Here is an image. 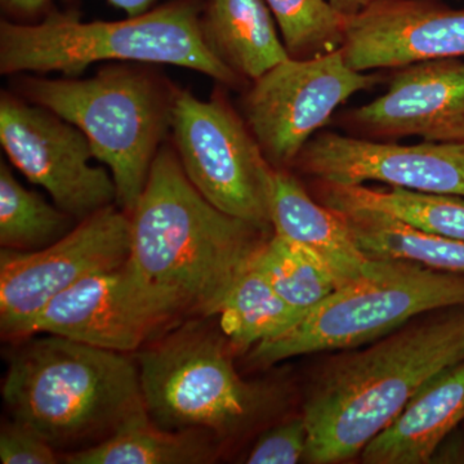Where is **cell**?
Masks as SVG:
<instances>
[{
	"instance_id": "cell-19",
	"label": "cell",
	"mask_w": 464,
	"mask_h": 464,
	"mask_svg": "<svg viewBox=\"0 0 464 464\" xmlns=\"http://www.w3.org/2000/svg\"><path fill=\"white\" fill-rule=\"evenodd\" d=\"M366 258L404 259L464 274V241L426 231L399 217L369 207H333Z\"/></svg>"
},
{
	"instance_id": "cell-15",
	"label": "cell",
	"mask_w": 464,
	"mask_h": 464,
	"mask_svg": "<svg viewBox=\"0 0 464 464\" xmlns=\"http://www.w3.org/2000/svg\"><path fill=\"white\" fill-rule=\"evenodd\" d=\"M357 72L464 57V9L442 0H372L347 17L342 47Z\"/></svg>"
},
{
	"instance_id": "cell-5",
	"label": "cell",
	"mask_w": 464,
	"mask_h": 464,
	"mask_svg": "<svg viewBox=\"0 0 464 464\" xmlns=\"http://www.w3.org/2000/svg\"><path fill=\"white\" fill-rule=\"evenodd\" d=\"M14 85L18 96L87 136L114 179L116 206L130 215L170 130L177 88L148 67L128 65L105 66L87 79L21 74Z\"/></svg>"
},
{
	"instance_id": "cell-2",
	"label": "cell",
	"mask_w": 464,
	"mask_h": 464,
	"mask_svg": "<svg viewBox=\"0 0 464 464\" xmlns=\"http://www.w3.org/2000/svg\"><path fill=\"white\" fill-rule=\"evenodd\" d=\"M463 362L464 306L423 314L366 347L329 357L304 399V462L341 463L359 456L427 381Z\"/></svg>"
},
{
	"instance_id": "cell-27",
	"label": "cell",
	"mask_w": 464,
	"mask_h": 464,
	"mask_svg": "<svg viewBox=\"0 0 464 464\" xmlns=\"http://www.w3.org/2000/svg\"><path fill=\"white\" fill-rule=\"evenodd\" d=\"M58 451L25 424L9 420L0 430V460L3 464H54Z\"/></svg>"
},
{
	"instance_id": "cell-16",
	"label": "cell",
	"mask_w": 464,
	"mask_h": 464,
	"mask_svg": "<svg viewBox=\"0 0 464 464\" xmlns=\"http://www.w3.org/2000/svg\"><path fill=\"white\" fill-rule=\"evenodd\" d=\"M463 422L464 362L427 381L360 456L368 464L431 463L440 444Z\"/></svg>"
},
{
	"instance_id": "cell-8",
	"label": "cell",
	"mask_w": 464,
	"mask_h": 464,
	"mask_svg": "<svg viewBox=\"0 0 464 464\" xmlns=\"http://www.w3.org/2000/svg\"><path fill=\"white\" fill-rule=\"evenodd\" d=\"M170 130L186 176L210 204L274 232L275 169L243 116L227 101H203L177 88Z\"/></svg>"
},
{
	"instance_id": "cell-22",
	"label": "cell",
	"mask_w": 464,
	"mask_h": 464,
	"mask_svg": "<svg viewBox=\"0 0 464 464\" xmlns=\"http://www.w3.org/2000/svg\"><path fill=\"white\" fill-rule=\"evenodd\" d=\"M217 316L230 346L249 350L262 342L279 337L304 315L277 295L253 261L235 284Z\"/></svg>"
},
{
	"instance_id": "cell-31",
	"label": "cell",
	"mask_w": 464,
	"mask_h": 464,
	"mask_svg": "<svg viewBox=\"0 0 464 464\" xmlns=\"http://www.w3.org/2000/svg\"><path fill=\"white\" fill-rule=\"evenodd\" d=\"M329 2L346 16H353L362 11L366 5H371L372 0H329Z\"/></svg>"
},
{
	"instance_id": "cell-26",
	"label": "cell",
	"mask_w": 464,
	"mask_h": 464,
	"mask_svg": "<svg viewBox=\"0 0 464 464\" xmlns=\"http://www.w3.org/2000/svg\"><path fill=\"white\" fill-rule=\"evenodd\" d=\"M308 431L304 417L277 424L265 432L246 457L250 464H295L306 456Z\"/></svg>"
},
{
	"instance_id": "cell-6",
	"label": "cell",
	"mask_w": 464,
	"mask_h": 464,
	"mask_svg": "<svg viewBox=\"0 0 464 464\" xmlns=\"http://www.w3.org/2000/svg\"><path fill=\"white\" fill-rule=\"evenodd\" d=\"M464 306V274L404 259L368 258L341 286L279 337L252 348L249 359L271 366L290 357L364 346L417 316Z\"/></svg>"
},
{
	"instance_id": "cell-10",
	"label": "cell",
	"mask_w": 464,
	"mask_h": 464,
	"mask_svg": "<svg viewBox=\"0 0 464 464\" xmlns=\"http://www.w3.org/2000/svg\"><path fill=\"white\" fill-rule=\"evenodd\" d=\"M130 218L112 204L78 222L69 234L35 252L0 253V331L5 340L30 337L43 308L92 275L130 258Z\"/></svg>"
},
{
	"instance_id": "cell-4",
	"label": "cell",
	"mask_w": 464,
	"mask_h": 464,
	"mask_svg": "<svg viewBox=\"0 0 464 464\" xmlns=\"http://www.w3.org/2000/svg\"><path fill=\"white\" fill-rule=\"evenodd\" d=\"M204 0H172L141 16L84 23L76 12L52 11L39 24L0 23V74L61 72L79 78L102 61L195 70L222 85L246 83L204 39Z\"/></svg>"
},
{
	"instance_id": "cell-29",
	"label": "cell",
	"mask_w": 464,
	"mask_h": 464,
	"mask_svg": "<svg viewBox=\"0 0 464 464\" xmlns=\"http://www.w3.org/2000/svg\"><path fill=\"white\" fill-rule=\"evenodd\" d=\"M2 7L18 17H34L47 9L51 0H0Z\"/></svg>"
},
{
	"instance_id": "cell-11",
	"label": "cell",
	"mask_w": 464,
	"mask_h": 464,
	"mask_svg": "<svg viewBox=\"0 0 464 464\" xmlns=\"http://www.w3.org/2000/svg\"><path fill=\"white\" fill-rule=\"evenodd\" d=\"M0 143L11 163L76 222L116 204L114 179L92 166L87 136L50 110L3 92Z\"/></svg>"
},
{
	"instance_id": "cell-13",
	"label": "cell",
	"mask_w": 464,
	"mask_h": 464,
	"mask_svg": "<svg viewBox=\"0 0 464 464\" xmlns=\"http://www.w3.org/2000/svg\"><path fill=\"white\" fill-rule=\"evenodd\" d=\"M351 136L393 142H464V61H420L395 69L389 90L360 108L338 115Z\"/></svg>"
},
{
	"instance_id": "cell-28",
	"label": "cell",
	"mask_w": 464,
	"mask_h": 464,
	"mask_svg": "<svg viewBox=\"0 0 464 464\" xmlns=\"http://www.w3.org/2000/svg\"><path fill=\"white\" fill-rule=\"evenodd\" d=\"M458 430L440 444L431 463H464V439L458 436Z\"/></svg>"
},
{
	"instance_id": "cell-1",
	"label": "cell",
	"mask_w": 464,
	"mask_h": 464,
	"mask_svg": "<svg viewBox=\"0 0 464 464\" xmlns=\"http://www.w3.org/2000/svg\"><path fill=\"white\" fill-rule=\"evenodd\" d=\"M130 218L128 267L173 325L218 315L274 234L210 204L169 145L159 150Z\"/></svg>"
},
{
	"instance_id": "cell-14",
	"label": "cell",
	"mask_w": 464,
	"mask_h": 464,
	"mask_svg": "<svg viewBox=\"0 0 464 464\" xmlns=\"http://www.w3.org/2000/svg\"><path fill=\"white\" fill-rule=\"evenodd\" d=\"M172 325L125 262L52 299L34 322L30 337L60 335L132 355Z\"/></svg>"
},
{
	"instance_id": "cell-12",
	"label": "cell",
	"mask_w": 464,
	"mask_h": 464,
	"mask_svg": "<svg viewBox=\"0 0 464 464\" xmlns=\"http://www.w3.org/2000/svg\"><path fill=\"white\" fill-rule=\"evenodd\" d=\"M292 170L313 181L391 188L464 198V142L399 145L323 132L307 142Z\"/></svg>"
},
{
	"instance_id": "cell-20",
	"label": "cell",
	"mask_w": 464,
	"mask_h": 464,
	"mask_svg": "<svg viewBox=\"0 0 464 464\" xmlns=\"http://www.w3.org/2000/svg\"><path fill=\"white\" fill-rule=\"evenodd\" d=\"M215 436L204 431H169L149 415L111 438L83 450L63 454L69 464H200L216 457Z\"/></svg>"
},
{
	"instance_id": "cell-9",
	"label": "cell",
	"mask_w": 464,
	"mask_h": 464,
	"mask_svg": "<svg viewBox=\"0 0 464 464\" xmlns=\"http://www.w3.org/2000/svg\"><path fill=\"white\" fill-rule=\"evenodd\" d=\"M380 75L348 66L343 51L288 58L252 82L243 118L274 169H292L302 150L355 93L381 83Z\"/></svg>"
},
{
	"instance_id": "cell-21",
	"label": "cell",
	"mask_w": 464,
	"mask_h": 464,
	"mask_svg": "<svg viewBox=\"0 0 464 464\" xmlns=\"http://www.w3.org/2000/svg\"><path fill=\"white\" fill-rule=\"evenodd\" d=\"M315 198L324 206L369 207L383 210L426 231L464 241V198L426 194L391 188L380 190L364 185H335L314 181Z\"/></svg>"
},
{
	"instance_id": "cell-23",
	"label": "cell",
	"mask_w": 464,
	"mask_h": 464,
	"mask_svg": "<svg viewBox=\"0 0 464 464\" xmlns=\"http://www.w3.org/2000/svg\"><path fill=\"white\" fill-rule=\"evenodd\" d=\"M74 217L27 190L11 168L0 163V244L3 248L35 252L47 248L75 227Z\"/></svg>"
},
{
	"instance_id": "cell-24",
	"label": "cell",
	"mask_w": 464,
	"mask_h": 464,
	"mask_svg": "<svg viewBox=\"0 0 464 464\" xmlns=\"http://www.w3.org/2000/svg\"><path fill=\"white\" fill-rule=\"evenodd\" d=\"M255 264L277 295L302 315L319 306L338 288L322 262L275 234L259 249Z\"/></svg>"
},
{
	"instance_id": "cell-18",
	"label": "cell",
	"mask_w": 464,
	"mask_h": 464,
	"mask_svg": "<svg viewBox=\"0 0 464 464\" xmlns=\"http://www.w3.org/2000/svg\"><path fill=\"white\" fill-rule=\"evenodd\" d=\"M265 0H204L201 30L210 50L244 81L288 60Z\"/></svg>"
},
{
	"instance_id": "cell-25",
	"label": "cell",
	"mask_w": 464,
	"mask_h": 464,
	"mask_svg": "<svg viewBox=\"0 0 464 464\" xmlns=\"http://www.w3.org/2000/svg\"><path fill=\"white\" fill-rule=\"evenodd\" d=\"M265 2L279 26L290 58L306 60L343 47L348 16L329 0Z\"/></svg>"
},
{
	"instance_id": "cell-3",
	"label": "cell",
	"mask_w": 464,
	"mask_h": 464,
	"mask_svg": "<svg viewBox=\"0 0 464 464\" xmlns=\"http://www.w3.org/2000/svg\"><path fill=\"white\" fill-rule=\"evenodd\" d=\"M2 384L12 420L63 454L148 415L136 357L53 334L14 342Z\"/></svg>"
},
{
	"instance_id": "cell-7",
	"label": "cell",
	"mask_w": 464,
	"mask_h": 464,
	"mask_svg": "<svg viewBox=\"0 0 464 464\" xmlns=\"http://www.w3.org/2000/svg\"><path fill=\"white\" fill-rule=\"evenodd\" d=\"M227 343L192 323L134 353L152 423L222 440L257 422L273 402V393L240 377Z\"/></svg>"
},
{
	"instance_id": "cell-17",
	"label": "cell",
	"mask_w": 464,
	"mask_h": 464,
	"mask_svg": "<svg viewBox=\"0 0 464 464\" xmlns=\"http://www.w3.org/2000/svg\"><path fill=\"white\" fill-rule=\"evenodd\" d=\"M271 222L275 235L322 262L338 288L362 273L368 258L343 219L311 195L292 169H275Z\"/></svg>"
},
{
	"instance_id": "cell-30",
	"label": "cell",
	"mask_w": 464,
	"mask_h": 464,
	"mask_svg": "<svg viewBox=\"0 0 464 464\" xmlns=\"http://www.w3.org/2000/svg\"><path fill=\"white\" fill-rule=\"evenodd\" d=\"M115 7L123 9L128 17L141 16L154 8L158 0H108Z\"/></svg>"
}]
</instances>
